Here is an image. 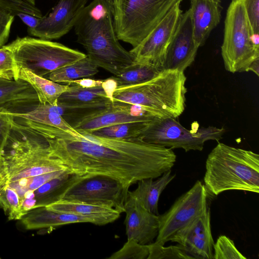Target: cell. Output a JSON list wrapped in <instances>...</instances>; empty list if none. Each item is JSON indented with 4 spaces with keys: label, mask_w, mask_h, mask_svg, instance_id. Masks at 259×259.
Returning a JSON list of instances; mask_svg holds the SVG:
<instances>
[{
    "label": "cell",
    "mask_w": 259,
    "mask_h": 259,
    "mask_svg": "<svg viewBox=\"0 0 259 259\" xmlns=\"http://www.w3.org/2000/svg\"><path fill=\"white\" fill-rule=\"evenodd\" d=\"M85 139L45 137L52 155L68 169L82 175H101L130 187L139 181L156 179L175 165L172 149L140 138L112 139L82 133Z\"/></svg>",
    "instance_id": "obj_1"
},
{
    "label": "cell",
    "mask_w": 259,
    "mask_h": 259,
    "mask_svg": "<svg viewBox=\"0 0 259 259\" xmlns=\"http://www.w3.org/2000/svg\"><path fill=\"white\" fill-rule=\"evenodd\" d=\"M73 28L77 42L98 67L115 75L134 63L133 55L119 41L112 11L104 0H93L86 6Z\"/></svg>",
    "instance_id": "obj_2"
},
{
    "label": "cell",
    "mask_w": 259,
    "mask_h": 259,
    "mask_svg": "<svg viewBox=\"0 0 259 259\" xmlns=\"http://www.w3.org/2000/svg\"><path fill=\"white\" fill-rule=\"evenodd\" d=\"M203 181L215 196L230 190L258 193L259 155L218 142L207 156Z\"/></svg>",
    "instance_id": "obj_3"
},
{
    "label": "cell",
    "mask_w": 259,
    "mask_h": 259,
    "mask_svg": "<svg viewBox=\"0 0 259 259\" xmlns=\"http://www.w3.org/2000/svg\"><path fill=\"white\" fill-rule=\"evenodd\" d=\"M186 81L183 71L163 69L146 82L116 89L113 101L139 106L158 117L177 118L186 106Z\"/></svg>",
    "instance_id": "obj_4"
},
{
    "label": "cell",
    "mask_w": 259,
    "mask_h": 259,
    "mask_svg": "<svg viewBox=\"0 0 259 259\" xmlns=\"http://www.w3.org/2000/svg\"><path fill=\"white\" fill-rule=\"evenodd\" d=\"M221 54L226 70L248 71L259 59V35L254 34L244 6V0H232L224 23Z\"/></svg>",
    "instance_id": "obj_5"
},
{
    "label": "cell",
    "mask_w": 259,
    "mask_h": 259,
    "mask_svg": "<svg viewBox=\"0 0 259 259\" xmlns=\"http://www.w3.org/2000/svg\"><path fill=\"white\" fill-rule=\"evenodd\" d=\"M6 46L13 55L18 73L25 68L44 77L87 56L60 43L28 36L18 37Z\"/></svg>",
    "instance_id": "obj_6"
},
{
    "label": "cell",
    "mask_w": 259,
    "mask_h": 259,
    "mask_svg": "<svg viewBox=\"0 0 259 259\" xmlns=\"http://www.w3.org/2000/svg\"><path fill=\"white\" fill-rule=\"evenodd\" d=\"M182 0H122L114 19L119 40L133 48L140 45L168 12Z\"/></svg>",
    "instance_id": "obj_7"
},
{
    "label": "cell",
    "mask_w": 259,
    "mask_h": 259,
    "mask_svg": "<svg viewBox=\"0 0 259 259\" xmlns=\"http://www.w3.org/2000/svg\"><path fill=\"white\" fill-rule=\"evenodd\" d=\"M225 132L223 127L209 126L188 130L172 117H156L151 121L139 137L143 141L172 149L180 148L186 152L202 151L209 140L219 142Z\"/></svg>",
    "instance_id": "obj_8"
},
{
    "label": "cell",
    "mask_w": 259,
    "mask_h": 259,
    "mask_svg": "<svg viewBox=\"0 0 259 259\" xmlns=\"http://www.w3.org/2000/svg\"><path fill=\"white\" fill-rule=\"evenodd\" d=\"M130 187L114 178L88 175L73 185L60 201L103 206L124 212Z\"/></svg>",
    "instance_id": "obj_9"
},
{
    "label": "cell",
    "mask_w": 259,
    "mask_h": 259,
    "mask_svg": "<svg viewBox=\"0 0 259 259\" xmlns=\"http://www.w3.org/2000/svg\"><path fill=\"white\" fill-rule=\"evenodd\" d=\"M207 190L200 181L179 197L170 208L159 214V230L155 242L161 245L208 208Z\"/></svg>",
    "instance_id": "obj_10"
},
{
    "label": "cell",
    "mask_w": 259,
    "mask_h": 259,
    "mask_svg": "<svg viewBox=\"0 0 259 259\" xmlns=\"http://www.w3.org/2000/svg\"><path fill=\"white\" fill-rule=\"evenodd\" d=\"M182 12L180 4H177L140 45L130 51L135 62L162 70L167 49Z\"/></svg>",
    "instance_id": "obj_11"
},
{
    "label": "cell",
    "mask_w": 259,
    "mask_h": 259,
    "mask_svg": "<svg viewBox=\"0 0 259 259\" xmlns=\"http://www.w3.org/2000/svg\"><path fill=\"white\" fill-rule=\"evenodd\" d=\"M157 117L141 107L113 102L110 106L97 109L73 121L70 124L80 133L130 122L151 121Z\"/></svg>",
    "instance_id": "obj_12"
},
{
    "label": "cell",
    "mask_w": 259,
    "mask_h": 259,
    "mask_svg": "<svg viewBox=\"0 0 259 259\" xmlns=\"http://www.w3.org/2000/svg\"><path fill=\"white\" fill-rule=\"evenodd\" d=\"M88 1L59 0L52 11L42 16L36 26L28 32L43 39L60 38L74 27Z\"/></svg>",
    "instance_id": "obj_13"
},
{
    "label": "cell",
    "mask_w": 259,
    "mask_h": 259,
    "mask_svg": "<svg viewBox=\"0 0 259 259\" xmlns=\"http://www.w3.org/2000/svg\"><path fill=\"white\" fill-rule=\"evenodd\" d=\"M192 259H213L210 209L177 231L170 238Z\"/></svg>",
    "instance_id": "obj_14"
},
{
    "label": "cell",
    "mask_w": 259,
    "mask_h": 259,
    "mask_svg": "<svg viewBox=\"0 0 259 259\" xmlns=\"http://www.w3.org/2000/svg\"><path fill=\"white\" fill-rule=\"evenodd\" d=\"M199 47L196 44L189 9L180 15L177 28L166 51L163 69L181 71L190 66Z\"/></svg>",
    "instance_id": "obj_15"
},
{
    "label": "cell",
    "mask_w": 259,
    "mask_h": 259,
    "mask_svg": "<svg viewBox=\"0 0 259 259\" xmlns=\"http://www.w3.org/2000/svg\"><path fill=\"white\" fill-rule=\"evenodd\" d=\"M126 235L143 245L154 242L159 230V215L153 214L129 195L124 204Z\"/></svg>",
    "instance_id": "obj_16"
},
{
    "label": "cell",
    "mask_w": 259,
    "mask_h": 259,
    "mask_svg": "<svg viewBox=\"0 0 259 259\" xmlns=\"http://www.w3.org/2000/svg\"><path fill=\"white\" fill-rule=\"evenodd\" d=\"M222 0H190V11L195 41L202 46L211 31L220 23Z\"/></svg>",
    "instance_id": "obj_17"
},
{
    "label": "cell",
    "mask_w": 259,
    "mask_h": 259,
    "mask_svg": "<svg viewBox=\"0 0 259 259\" xmlns=\"http://www.w3.org/2000/svg\"><path fill=\"white\" fill-rule=\"evenodd\" d=\"M39 103L36 93L26 81L0 78V109L24 112Z\"/></svg>",
    "instance_id": "obj_18"
},
{
    "label": "cell",
    "mask_w": 259,
    "mask_h": 259,
    "mask_svg": "<svg viewBox=\"0 0 259 259\" xmlns=\"http://www.w3.org/2000/svg\"><path fill=\"white\" fill-rule=\"evenodd\" d=\"M69 84V89L59 97L58 105L65 108L96 110L110 106L113 102L102 86L83 88Z\"/></svg>",
    "instance_id": "obj_19"
},
{
    "label": "cell",
    "mask_w": 259,
    "mask_h": 259,
    "mask_svg": "<svg viewBox=\"0 0 259 259\" xmlns=\"http://www.w3.org/2000/svg\"><path fill=\"white\" fill-rule=\"evenodd\" d=\"M21 221L24 228L27 230L51 229L78 223H90L96 225L95 221L91 218L59 212L46 206L29 211L23 216Z\"/></svg>",
    "instance_id": "obj_20"
},
{
    "label": "cell",
    "mask_w": 259,
    "mask_h": 259,
    "mask_svg": "<svg viewBox=\"0 0 259 259\" xmlns=\"http://www.w3.org/2000/svg\"><path fill=\"white\" fill-rule=\"evenodd\" d=\"M8 112L14 117L28 120L63 132L70 136L73 139L86 138L84 135L75 130L60 114L58 105H51L39 103L24 112H12L9 111Z\"/></svg>",
    "instance_id": "obj_21"
},
{
    "label": "cell",
    "mask_w": 259,
    "mask_h": 259,
    "mask_svg": "<svg viewBox=\"0 0 259 259\" xmlns=\"http://www.w3.org/2000/svg\"><path fill=\"white\" fill-rule=\"evenodd\" d=\"M176 175L169 170L155 180L147 178L139 181L138 186L134 191L128 192V195L136 199L149 212L159 215L158 205L159 197L166 186L175 178Z\"/></svg>",
    "instance_id": "obj_22"
},
{
    "label": "cell",
    "mask_w": 259,
    "mask_h": 259,
    "mask_svg": "<svg viewBox=\"0 0 259 259\" xmlns=\"http://www.w3.org/2000/svg\"><path fill=\"white\" fill-rule=\"evenodd\" d=\"M46 207L59 212L91 218L99 226L114 222L121 214L116 209L103 206L65 201H59Z\"/></svg>",
    "instance_id": "obj_23"
},
{
    "label": "cell",
    "mask_w": 259,
    "mask_h": 259,
    "mask_svg": "<svg viewBox=\"0 0 259 259\" xmlns=\"http://www.w3.org/2000/svg\"><path fill=\"white\" fill-rule=\"evenodd\" d=\"M18 79L32 86L37 94L39 103L43 104L57 105L59 97L69 88L68 84L63 85L54 82L25 68L19 71Z\"/></svg>",
    "instance_id": "obj_24"
},
{
    "label": "cell",
    "mask_w": 259,
    "mask_h": 259,
    "mask_svg": "<svg viewBox=\"0 0 259 259\" xmlns=\"http://www.w3.org/2000/svg\"><path fill=\"white\" fill-rule=\"evenodd\" d=\"M98 67L87 56L70 65L58 68L48 75V78L58 83L92 76L99 72Z\"/></svg>",
    "instance_id": "obj_25"
},
{
    "label": "cell",
    "mask_w": 259,
    "mask_h": 259,
    "mask_svg": "<svg viewBox=\"0 0 259 259\" xmlns=\"http://www.w3.org/2000/svg\"><path fill=\"white\" fill-rule=\"evenodd\" d=\"M161 71L151 65L134 62L119 74L111 77L116 83V89L137 85L156 76Z\"/></svg>",
    "instance_id": "obj_26"
},
{
    "label": "cell",
    "mask_w": 259,
    "mask_h": 259,
    "mask_svg": "<svg viewBox=\"0 0 259 259\" xmlns=\"http://www.w3.org/2000/svg\"><path fill=\"white\" fill-rule=\"evenodd\" d=\"M150 122L138 121L122 123L101 128L87 134L97 137L112 139L138 138Z\"/></svg>",
    "instance_id": "obj_27"
},
{
    "label": "cell",
    "mask_w": 259,
    "mask_h": 259,
    "mask_svg": "<svg viewBox=\"0 0 259 259\" xmlns=\"http://www.w3.org/2000/svg\"><path fill=\"white\" fill-rule=\"evenodd\" d=\"M147 245L149 254L147 259H192L178 244L164 247L153 242Z\"/></svg>",
    "instance_id": "obj_28"
},
{
    "label": "cell",
    "mask_w": 259,
    "mask_h": 259,
    "mask_svg": "<svg viewBox=\"0 0 259 259\" xmlns=\"http://www.w3.org/2000/svg\"><path fill=\"white\" fill-rule=\"evenodd\" d=\"M148 245H143L133 239H127L122 247L113 253L108 259H147Z\"/></svg>",
    "instance_id": "obj_29"
},
{
    "label": "cell",
    "mask_w": 259,
    "mask_h": 259,
    "mask_svg": "<svg viewBox=\"0 0 259 259\" xmlns=\"http://www.w3.org/2000/svg\"><path fill=\"white\" fill-rule=\"evenodd\" d=\"M213 259H246L236 248L234 241L226 235H221L214 243Z\"/></svg>",
    "instance_id": "obj_30"
},
{
    "label": "cell",
    "mask_w": 259,
    "mask_h": 259,
    "mask_svg": "<svg viewBox=\"0 0 259 259\" xmlns=\"http://www.w3.org/2000/svg\"><path fill=\"white\" fill-rule=\"evenodd\" d=\"M0 78L19 79L18 71L13 55L6 46L0 48Z\"/></svg>",
    "instance_id": "obj_31"
},
{
    "label": "cell",
    "mask_w": 259,
    "mask_h": 259,
    "mask_svg": "<svg viewBox=\"0 0 259 259\" xmlns=\"http://www.w3.org/2000/svg\"><path fill=\"white\" fill-rule=\"evenodd\" d=\"M14 120V117L7 110L0 109V156L7 144Z\"/></svg>",
    "instance_id": "obj_32"
},
{
    "label": "cell",
    "mask_w": 259,
    "mask_h": 259,
    "mask_svg": "<svg viewBox=\"0 0 259 259\" xmlns=\"http://www.w3.org/2000/svg\"><path fill=\"white\" fill-rule=\"evenodd\" d=\"M245 10L254 34H259V0H244Z\"/></svg>",
    "instance_id": "obj_33"
},
{
    "label": "cell",
    "mask_w": 259,
    "mask_h": 259,
    "mask_svg": "<svg viewBox=\"0 0 259 259\" xmlns=\"http://www.w3.org/2000/svg\"><path fill=\"white\" fill-rule=\"evenodd\" d=\"M14 16L10 11L0 8V48L8 41Z\"/></svg>",
    "instance_id": "obj_34"
},
{
    "label": "cell",
    "mask_w": 259,
    "mask_h": 259,
    "mask_svg": "<svg viewBox=\"0 0 259 259\" xmlns=\"http://www.w3.org/2000/svg\"><path fill=\"white\" fill-rule=\"evenodd\" d=\"M103 79H94L88 77L69 81L66 83H71L83 88H91L102 86Z\"/></svg>",
    "instance_id": "obj_35"
},
{
    "label": "cell",
    "mask_w": 259,
    "mask_h": 259,
    "mask_svg": "<svg viewBox=\"0 0 259 259\" xmlns=\"http://www.w3.org/2000/svg\"><path fill=\"white\" fill-rule=\"evenodd\" d=\"M17 16L28 26V29H32L35 28L40 19V18L23 13H19Z\"/></svg>",
    "instance_id": "obj_36"
},
{
    "label": "cell",
    "mask_w": 259,
    "mask_h": 259,
    "mask_svg": "<svg viewBox=\"0 0 259 259\" xmlns=\"http://www.w3.org/2000/svg\"><path fill=\"white\" fill-rule=\"evenodd\" d=\"M102 87L108 98L113 102L112 95L116 89V83L115 80L111 77L104 79Z\"/></svg>",
    "instance_id": "obj_37"
},
{
    "label": "cell",
    "mask_w": 259,
    "mask_h": 259,
    "mask_svg": "<svg viewBox=\"0 0 259 259\" xmlns=\"http://www.w3.org/2000/svg\"><path fill=\"white\" fill-rule=\"evenodd\" d=\"M110 6L114 19L118 16L121 6L122 0H104Z\"/></svg>",
    "instance_id": "obj_38"
},
{
    "label": "cell",
    "mask_w": 259,
    "mask_h": 259,
    "mask_svg": "<svg viewBox=\"0 0 259 259\" xmlns=\"http://www.w3.org/2000/svg\"><path fill=\"white\" fill-rule=\"evenodd\" d=\"M251 71L257 76L259 75V59L255 61L250 65L248 71Z\"/></svg>",
    "instance_id": "obj_39"
},
{
    "label": "cell",
    "mask_w": 259,
    "mask_h": 259,
    "mask_svg": "<svg viewBox=\"0 0 259 259\" xmlns=\"http://www.w3.org/2000/svg\"><path fill=\"white\" fill-rule=\"evenodd\" d=\"M1 258V257H0Z\"/></svg>",
    "instance_id": "obj_40"
}]
</instances>
